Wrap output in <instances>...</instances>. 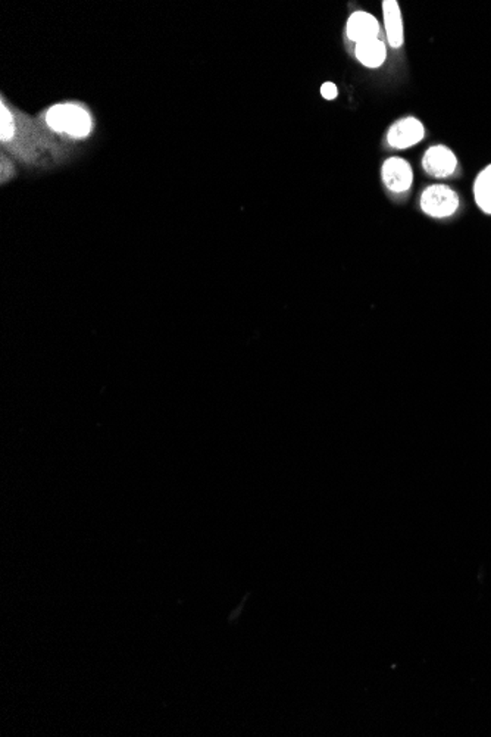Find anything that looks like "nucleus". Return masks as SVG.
Instances as JSON below:
<instances>
[{"instance_id":"f257e3e1","label":"nucleus","mask_w":491,"mask_h":737,"mask_svg":"<svg viewBox=\"0 0 491 737\" xmlns=\"http://www.w3.org/2000/svg\"><path fill=\"white\" fill-rule=\"evenodd\" d=\"M46 123L52 130L83 139L92 132V117L87 110L76 105H56L46 114Z\"/></svg>"},{"instance_id":"f03ea898","label":"nucleus","mask_w":491,"mask_h":737,"mask_svg":"<svg viewBox=\"0 0 491 737\" xmlns=\"http://www.w3.org/2000/svg\"><path fill=\"white\" fill-rule=\"evenodd\" d=\"M461 196L447 184H431L425 187L420 198V208L434 220H447L461 209Z\"/></svg>"},{"instance_id":"7ed1b4c3","label":"nucleus","mask_w":491,"mask_h":737,"mask_svg":"<svg viewBox=\"0 0 491 737\" xmlns=\"http://www.w3.org/2000/svg\"><path fill=\"white\" fill-rule=\"evenodd\" d=\"M421 166L430 177L437 178V180L455 177L461 170L456 153L445 144L430 146L423 152Z\"/></svg>"},{"instance_id":"20e7f679","label":"nucleus","mask_w":491,"mask_h":737,"mask_svg":"<svg viewBox=\"0 0 491 737\" xmlns=\"http://www.w3.org/2000/svg\"><path fill=\"white\" fill-rule=\"evenodd\" d=\"M382 184L393 195H405L414 184V170L403 158L391 157L382 162Z\"/></svg>"},{"instance_id":"39448f33","label":"nucleus","mask_w":491,"mask_h":737,"mask_svg":"<svg viewBox=\"0 0 491 737\" xmlns=\"http://www.w3.org/2000/svg\"><path fill=\"white\" fill-rule=\"evenodd\" d=\"M425 137V127L423 121L415 117L398 119L390 126L387 130V144L393 149L414 148L415 144L421 143Z\"/></svg>"},{"instance_id":"423d86ee","label":"nucleus","mask_w":491,"mask_h":737,"mask_svg":"<svg viewBox=\"0 0 491 737\" xmlns=\"http://www.w3.org/2000/svg\"><path fill=\"white\" fill-rule=\"evenodd\" d=\"M380 22L371 13L356 11L349 17L346 35L350 42L360 43L380 38Z\"/></svg>"},{"instance_id":"0eeeda50","label":"nucleus","mask_w":491,"mask_h":737,"mask_svg":"<svg viewBox=\"0 0 491 737\" xmlns=\"http://www.w3.org/2000/svg\"><path fill=\"white\" fill-rule=\"evenodd\" d=\"M382 15H384V27H386L387 42L393 49L403 46L405 33H403L402 11L396 0H384L382 2Z\"/></svg>"},{"instance_id":"6e6552de","label":"nucleus","mask_w":491,"mask_h":737,"mask_svg":"<svg viewBox=\"0 0 491 737\" xmlns=\"http://www.w3.org/2000/svg\"><path fill=\"white\" fill-rule=\"evenodd\" d=\"M355 55L366 69H380L387 60L386 43L382 38L356 43Z\"/></svg>"},{"instance_id":"1a4fd4ad","label":"nucleus","mask_w":491,"mask_h":737,"mask_svg":"<svg viewBox=\"0 0 491 737\" xmlns=\"http://www.w3.org/2000/svg\"><path fill=\"white\" fill-rule=\"evenodd\" d=\"M472 195L479 211L491 216V164L484 166L475 177Z\"/></svg>"},{"instance_id":"9d476101","label":"nucleus","mask_w":491,"mask_h":737,"mask_svg":"<svg viewBox=\"0 0 491 737\" xmlns=\"http://www.w3.org/2000/svg\"><path fill=\"white\" fill-rule=\"evenodd\" d=\"M13 121L12 117L9 114V110L2 105V142H8L13 134Z\"/></svg>"},{"instance_id":"9b49d317","label":"nucleus","mask_w":491,"mask_h":737,"mask_svg":"<svg viewBox=\"0 0 491 737\" xmlns=\"http://www.w3.org/2000/svg\"><path fill=\"white\" fill-rule=\"evenodd\" d=\"M321 94L322 98L326 99V101H333V99L339 96V89H337L334 83H324L321 87Z\"/></svg>"}]
</instances>
